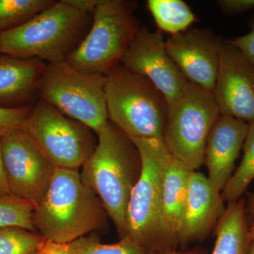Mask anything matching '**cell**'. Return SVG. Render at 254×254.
<instances>
[{
	"label": "cell",
	"mask_w": 254,
	"mask_h": 254,
	"mask_svg": "<svg viewBox=\"0 0 254 254\" xmlns=\"http://www.w3.org/2000/svg\"><path fill=\"white\" fill-rule=\"evenodd\" d=\"M247 131L248 123L220 115L209 133L203 164L208 170L209 181L220 193L233 175Z\"/></svg>",
	"instance_id": "obj_15"
},
{
	"label": "cell",
	"mask_w": 254,
	"mask_h": 254,
	"mask_svg": "<svg viewBox=\"0 0 254 254\" xmlns=\"http://www.w3.org/2000/svg\"><path fill=\"white\" fill-rule=\"evenodd\" d=\"M164 144V143H163ZM161 230L164 251L178 250L179 232L190 174L193 170L179 161L163 145Z\"/></svg>",
	"instance_id": "obj_16"
},
{
	"label": "cell",
	"mask_w": 254,
	"mask_h": 254,
	"mask_svg": "<svg viewBox=\"0 0 254 254\" xmlns=\"http://www.w3.org/2000/svg\"><path fill=\"white\" fill-rule=\"evenodd\" d=\"M36 207L33 202L16 195H0V227H20L37 232L33 224Z\"/></svg>",
	"instance_id": "obj_22"
},
{
	"label": "cell",
	"mask_w": 254,
	"mask_h": 254,
	"mask_svg": "<svg viewBox=\"0 0 254 254\" xmlns=\"http://www.w3.org/2000/svg\"><path fill=\"white\" fill-rule=\"evenodd\" d=\"M93 15L66 0L57 1L24 24L0 33V54L46 64L66 61L89 31Z\"/></svg>",
	"instance_id": "obj_3"
},
{
	"label": "cell",
	"mask_w": 254,
	"mask_h": 254,
	"mask_svg": "<svg viewBox=\"0 0 254 254\" xmlns=\"http://www.w3.org/2000/svg\"><path fill=\"white\" fill-rule=\"evenodd\" d=\"M46 239L20 227H0V254H37Z\"/></svg>",
	"instance_id": "obj_24"
},
{
	"label": "cell",
	"mask_w": 254,
	"mask_h": 254,
	"mask_svg": "<svg viewBox=\"0 0 254 254\" xmlns=\"http://www.w3.org/2000/svg\"><path fill=\"white\" fill-rule=\"evenodd\" d=\"M1 136H0V195H12L10 191L6 172H5L4 159H3Z\"/></svg>",
	"instance_id": "obj_30"
},
{
	"label": "cell",
	"mask_w": 254,
	"mask_h": 254,
	"mask_svg": "<svg viewBox=\"0 0 254 254\" xmlns=\"http://www.w3.org/2000/svg\"><path fill=\"white\" fill-rule=\"evenodd\" d=\"M105 84V75L81 72L66 61L46 64L38 83V99L98 135L109 121Z\"/></svg>",
	"instance_id": "obj_6"
},
{
	"label": "cell",
	"mask_w": 254,
	"mask_h": 254,
	"mask_svg": "<svg viewBox=\"0 0 254 254\" xmlns=\"http://www.w3.org/2000/svg\"><path fill=\"white\" fill-rule=\"evenodd\" d=\"M1 146L11 194L38 205L49 188L57 167L23 129L4 135Z\"/></svg>",
	"instance_id": "obj_10"
},
{
	"label": "cell",
	"mask_w": 254,
	"mask_h": 254,
	"mask_svg": "<svg viewBox=\"0 0 254 254\" xmlns=\"http://www.w3.org/2000/svg\"><path fill=\"white\" fill-rule=\"evenodd\" d=\"M56 1L55 0H0V33L24 24Z\"/></svg>",
	"instance_id": "obj_21"
},
{
	"label": "cell",
	"mask_w": 254,
	"mask_h": 254,
	"mask_svg": "<svg viewBox=\"0 0 254 254\" xmlns=\"http://www.w3.org/2000/svg\"><path fill=\"white\" fill-rule=\"evenodd\" d=\"M122 64L149 80L165 95L169 105L181 96L190 83L169 55L161 33L145 26L140 28Z\"/></svg>",
	"instance_id": "obj_11"
},
{
	"label": "cell",
	"mask_w": 254,
	"mask_h": 254,
	"mask_svg": "<svg viewBox=\"0 0 254 254\" xmlns=\"http://www.w3.org/2000/svg\"><path fill=\"white\" fill-rule=\"evenodd\" d=\"M223 40L209 29H190L169 37L167 51L190 83L213 93Z\"/></svg>",
	"instance_id": "obj_13"
},
{
	"label": "cell",
	"mask_w": 254,
	"mask_h": 254,
	"mask_svg": "<svg viewBox=\"0 0 254 254\" xmlns=\"http://www.w3.org/2000/svg\"><path fill=\"white\" fill-rule=\"evenodd\" d=\"M108 218L103 203L83 184L78 170L57 168L35 208L33 224L46 240L68 245L102 228Z\"/></svg>",
	"instance_id": "obj_2"
},
{
	"label": "cell",
	"mask_w": 254,
	"mask_h": 254,
	"mask_svg": "<svg viewBox=\"0 0 254 254\" xmlns=\"http://www.w3.org/2000/svg\"><path fill=\"white\" fill-rule=\"evenodd\" d=\"M142 160L139 180L132 190L127 212V236L148 253L164 251L161 230L163 142L131 138Z\"/></svg>",
	"instance_id": "obj_8"
},
{
	"label": "cell",
	"mask_w": 254,
	"mask_h": 254,
	"mask_svg": "<svg viewBox=\"0 0 254 254\" xmlns=\"http://www.w3.org/2000/svg\"><path fill=\"white\" fill-rule=\"evenodd\" d=\"M249 234H250V241L252 242L254 240V222L249 226Z\"/></svg>",
	"instance_id": "obj_33"
},
{
	"label": "cell",
	"mask_w": 254,
	"mask_h": 254,
	"mask_svg": "<svg viewBox=\"0 0 254 254\" xmlns=\"http://www.w3.org/2000/svg\"><path fill=\"white\" fill-rule=\"evenodd\" d=\"M68 254H150L148 251L125 237L118 242L104 244L88 235L68 244Z\"/></svg>",
	"instance_id": "obj_23"
},
{
	"label": "cell",
	"mask_w": 254,
	"mask_h": 254,
	"mask_svg": "<svg viewBox=\"0 0 254 254\" xmlns=\"http://www.w3.org/2000/svg\"><path fill=\"white\" fill-rule=\"evenodd\" d=\"M220 116L213 93L190 82L169 105L162 141L170 154L195 171L204 162L209 133Z\"/></svg>",
	"instance_id": "obj_7"
},
{
	"label": "cell",
	"mask_w": 254,
	"mask_h": 254,
	"mask_svg": "<svg viewBox=\"0 0 254 254\" xmlns=\"http://www.w3.org/2000/svg\"><path fill=\"white\" fill-rule=\"evenodd\" d=\"M68 4L86 14H93L102 0H66Z\"/></svg>",
	"instance_id": "obj_29"
},
{
	"label": "cell",
	"mask_w": 254,
	"mask_h": 254,
	"mask_svg": "<svg viewBox=\"0 0 254 254\" xmlns=\"http://www.w3.org/2000/svg\"><path fill=\"white\" fill-rule=\"evenodd\" d=\"M147 6L160 31L179 34L197 21L190 6L182 0H148Z\"/></svg>",
	"instance_id": "obj_19"
},
{
	"label": "cell",
	"mask_w": 254,
	"mask_h": 254,
	"mask_svg": "<svg viewBox=\"0 0 254 254\" xmlns=\"http://www.w3.org/2000/svg\"><path fill=\"white\" fill-rule=\"evenodd\" d=\"M57 168L78 170L98 143L93 130L38 99L23 128Z\"/></svg>",
	"instance_id": "obj_9"
},
{
	"label": "cell",
	"mask_w": 254,
	"mask_h": 254,
	"mask_svg": "<svg viewBox=\"0 0 254 254\" xmlns=\"http://www.w3.org/2000/svg\"><path fill=\"white\" fill-rule=\"evenodd\" d=\"M46 63L0 54V108H22L38 100V83Z\"/></svg>",
	"instance_id": "obj_17"
},
{
	"label": "cell",
	"mask_w": 254,
	"mask_h": 254,
	"mask_svg": "<svg viewBox=\"0 0 254 254\" xmlns=\"http://www.w3.org/2000/svg\"><path fill=\"white\" fill-rule=\"evenodd\" d=\"M137 8L136 1L102 0L89 31L66 63L81 72L106 76L122 64L142 26L134 14Z\"/></svg>",
	"instance_id": "obj_5"
},
{
	"label": "cell",
	"mask_w": 254,
	"mask_h": 254,
	"mask_svg": "<svg viewBox=\"0 0 254 254\" xmlns=\"http://www.w3.org/2000/svg\"><path fill=\"white\" fill-rule=\"evenodd\" d=\"M245 210L247 221L250 226V225L254 222V193L249 197L248 200L246 202Z\"/></svg>",
	"instance_id": "obj_32"
},
{
	"label": "cell",
	"mask_w": 254,
	"mask_h": 254,
	"mask_svg": "<svg viewBox=\"0 0 254 254\" xmlns=\"http://www.w3.org/2000/svg\"><path fill=\"white\" fill-rule=\"evenodd\" d=\"M33 106V105L22 108H0V136H3L14 130L23 129Z\"/></svg>",
	"instance_id": "obj_25"
},
{
	"label": "cell",
	"mask_w": 254,
	"mask_h": 254,
	"mask_svg": "<svg viewBox=\"0 0 254 254\" xmlns=\"http://www.w3.org/2000/svg\"><path fill=\"white\" fill-rule=\"evenodd\" d=\"M97 136L81 180L103 203L121 240L127 236V207L141 175V157L131 138L110 121Z\"/></svg>",
	"instance_id": "obj_1"
},
{
	"label": "cell",
	"mask_w": 254,
	"mask_h": 254,
	"mask_svg": "<svg viewBox=\"0 0 254 254\" xmlns=\"http://www.w3.org/2000/svg\"><path fill=\"white\" fill-rule=\"evenodd\" d=\"M242 148L244 155L240 166L221 192L222 198L227 203L242 198L254 180V121L248 123V131Z\"/></svg>",
	"instance_id": "obj_20"
},
{
	"label": "cell",
	"mask_w": 254,
	"mask_h": 254,
	"mask_svg": "<svg viewBox=\"0 0 254 254\" xmlns=\"http://www.w3.org/2000/svg\"><path fill=\"white\" fill-rule=\"evenodd\" d=\"M37 254H68V245L46 240Z\"/></svg>",
	"instance_id": "obj_28"
},
{
	"label": "cell",
	"mask_w": 254,
	"mask_h": 254,
	"mask_svg": "<svg viewBox=\"0 0 254 254\" xmlns=\"http://www.w3.org/2000/svg\"><path fill=\"white\" fill-rule=\"evenodd\" d=\"M150 254H208V250L203 247H195V248L185 249V250H176L168 252H155Z\"/></svg>",
	"instance_id": "obj_31"
},
{
	"label": "cell",
	"mask_w": 254,
	"mask_h": 254,
	"mask_svg": "<svg viewBox=\"0 0 254 254\" xmlns=\"http://www.w3.org/2000/svg\"><path fill=\"white\" fill-rule=\"evenodd\" d=\"M213 95L220 115L254 121V66L229 41L222 42Z\"/></svg>",
	"instance_id": "obj_12"
},
{
	"label": "cell",
	"mask_w": 254,
	"mask_h": 254,
	"mask_svg": "<svg viewBox=\"0 0 254 254\" xmlns=\"http://www.w3.org/2000/svg\"><path fill=\"white\" fill-rule=\"evenodd\" d=\"M108 120L130 138L163 139L168 100L144 76L123 64L106 75Z\"/></svg>",
	"instance_id": "obj_4"
},
{
	"label": "cell",
	"mask_w": 254,
	"mask_h": 254,
	"mask_svg": "<svg viewBox=\"0 0 254 254\" xmlns=\"http://www.w3.org/2000/svg\"><path fill=\"white\" fill-rule=\"evenodd\" d=\"M250 28L248 34L237 37L229 42L238 48L254 66V20L251 22Z\"/></svg>",
	"instance_id": "obj_27"
},
{
	"label": "cell",
	"mask_w": 254,
	"mask_h": 254,
	"mask_svg": "<svg viewBox=\"0 0 254 254\" xmlns=\"http://www.w3.org/2000/svg\"><path fill=\"white\" fill-rule=\"evenodd\" d=\"M247 254H254V240H252V242H250Z\"/></svg>",
	"instance_id": "obj_34"
},
{
	"label": "cell",
	"mask_w": 254,
	"mask_h": 254,
	"mask_svg": "<svg viewBox=\"0 0 254 254\" xmlns=\"http://www.w3.org/2000/svg\"><path fill=\"white\" fill-rule=\"evenodd\" d=\"M245 205L243 198L227 203L214 230L215 242L210 254H247L251 241Z\"/></svg>",
	"instance_id": "obj_18"
},
{
	"label": "cell",
	"mask_w": 254,
	"mask_h": 254,
	"mask_svg": "<svg viewBox=\"0 0 254 254\" xmlns=\"http://www.w3.org/2000/svg\"><path fill=\"white\" fill-rule=\"evenodd\" d=\"M216 4L228 16L244 14L254 9V0H218Z\"/></svg>",
	"instance_id": "obj_26"
},
{
	"label": "cell",
	"mask_w": 254,
	"mask_h": 254,
	"mask_svg": "<svg viewBox=\"0 0 254 254\" xmlns=\"http://www.w3.org/2000/svg\"><path fill=\"white\" fill-rule=\"evenodd\" d=\"M225 203L221 193L214 188L208 177L192 172L179 232L178 245L181 250L204 240L214 231L225 213Z\"/></svg>",
	"instance_id": "obj_14"
}]
</instances>
